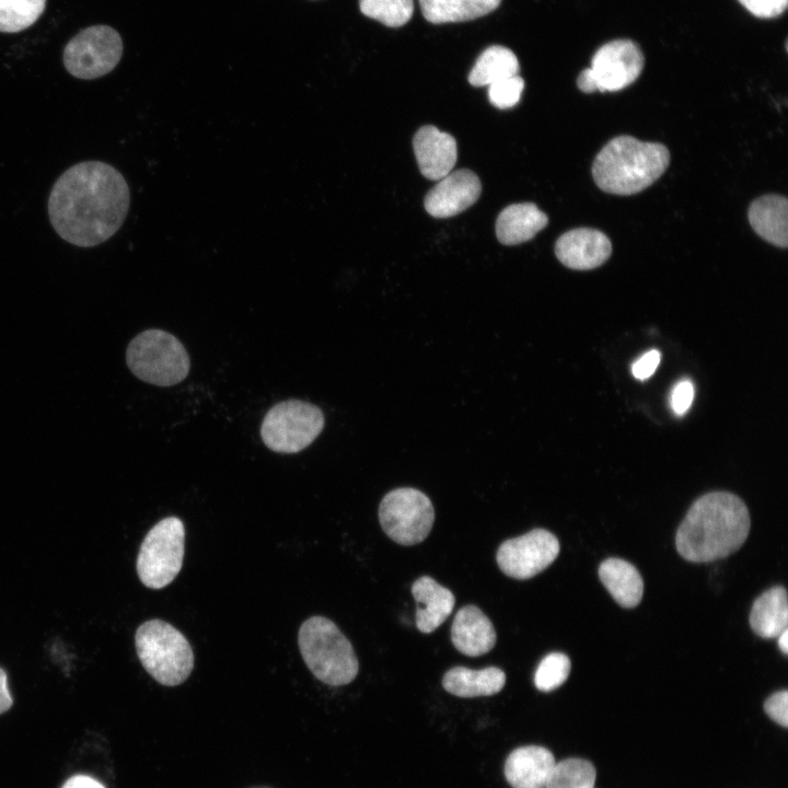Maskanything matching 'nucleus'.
I'll list each match as a JSON object with an SVG mask.
<instances>
[{"instance_id": "6", "label": "nucleus", "mask_w": 788, "mask_h": 788, "mask_svg": "<svg viewBox=\"0 0 788 788\" xmlns=\"http://www.w3.org/2000/svg\"><path fill=\"white\" fill-rule=\"evenodd\" d=\"M126 362L138 379L158 386L182 382L190 368L182 343L161 329H147L137 335L127 347Z\"/></svg>"}, {"instance_id": "18", "label": "nucleus", "mask_w": 788, "mask_h": 788, "mask_svg": "<svg viewBox=\"0 0 788 788\" xmlns=\"http://www.w3.org/2000/svg\"><path fill=\"white\" fill-rule=\"evenodd\" d=\"M416 601V626L419 631H434L452 613L455 605L453 593L429 576L419 577L412 584Z\"/></svg>"}, {"instance_id": "22", "label": "nucleus", "mask_w": 788, "mask_h": 788, "mask_svg": "<svg viewBox=\"0 0 788 788\" xmlns=\"http://www.w3.org/2000/svg\"><path fill=\"white\" fill-rule=\"evenodd\" d=\"M599 577L612 598L626 609L642 599L644 581L634 565L621 558H607L599 567Z\"/></svg>"}, {"instance_id": "32", "label": "nucleus", "mask_w": 788, "mask_h": 788, "mask_svg": "<svg viewBox=\"0 0 788 788\" xmlns=\"http://www.w3.org/2000/svg\"><path fill=\"white\" fill-rule=\"evenodd\" d=\"M788 692L779 691L770 695L764 703V710L776 723L787 728L788 726Z\"/></svg>"}, {"instance_id": "34", "label": "nucleus", "mask_w": 788, "mask_h": 788, "mask_svg": "<svg viewBox=\"0 0 788 788\" xmlns=\"http://www.w3.org/2000/svg\"><path fill=\"white\" fill-rule=\"evenodd\" d=\"M660 358L661 355L656 349L645 352L631 366L634 376L638 380H646L650 378L657 370Z\"/></svg>"}, {"instance_id": "13", "label": "nucleus", "mask_w": 788, "mask_h": 788, "mask_svg": "<svg viewBox=\"0 0 788 788\" xmlns=\"http://www.w3.org/2000/svg\"><path fill=\"white\" fill-rule=\"evenodd\" d=\"M480 193L482 184L474 172L465 169L451 171L428 192L425 209L434 218H449L475 204Z\"/></svg>"}, {"instance_id": "26", "label": "nucleus", "mask_w": 788, "mask_h": 788, "mask_svg": "<svg viewBox=\"0 0 788 788\" xmlns=\"http://www.w3.org/2000/svg\"><path fill=\"white\" fill-rule=\"evenodd\" d=\"M596 770L584 758L570 757L556 762L545 788H593Z\"/></svg>"}, {"instance_id": "10", "label": "nucleus", "mask_w": 788, "mask_h": 788, "mask_svg": "<svg viewBox=\"0 0 788 788\" xmlns=\"http://www.w3.org/2000/svg\"><path fill=\"white\" fill-rule=\"evenodd\" d=\"M645 58L636 43L615 39L601 46L582 70L577 85L584 93L616 92L630 85L640 76Z\"/></svg>"}, {"instance_id": "11", "label": "nucleus", "mask_w": 788, "mask_h": 788, "mask_svg": "<svg viewBox=\"0 0 788 788\" xmlns=\"http://www.w3.org/2000/svg\"><path fill=\"white\" fill-rule=\"evenodd\" d=\"M123 40L108 25H93L79 32L63 49L66 70L76 78L92 80L109 73L123 55Z\"/></svg>"}, {"instance_id": "36", "label": "nucleus", "mask_w": 788, "mask_h": 788, "mask_svg": "<svg viewBox=\"0 0 788 788\" xmlns=\"http://www.w3.org/2000/svg\"><path fill=\"white\" fill-rule=\"evenodd\" d=\"M12 704L13 700L8 687L7 673L0 668V715L9 710Z\"/></svg>"}, {"instance_id": "27", "label": "nucleus", "mask_w": 788, "mask_h": 788, "mask_svg": "<svg viewBox=\"0 0 788 788\" xmlns=\"http://www.w3.org/2000/svg\"><path fill=\"white\" fill-rule=\"evenodd\" d=\"M46 0H0V32L18 33L34 24Z\"/></svg>"}, {"instance_id": "20", "label": "nucleus", "mask_w": 788, "mask_h": 788, "mask_svg": "<svg viewBox=\"0 0 788 788\" xmlns=\"http://www.w3.org/2000/svg\"><path fill=\"white\" fill-rule=\"evenodd\" d=\"M548 223L547 216L532 202L506 207L496 221V235L505 245H517L535 236Z\"/></svg>"}, {"instance_id": "4", "label": "nucleus", "mask_w": 788, "mask_h": 788, "mask_svg": "<svg viewBox=\"0 0 788 788\" xmlns=\"http://www.w3.org/2000/svg\"><path fill=\"white\" fill-rule=\"evenodd\" d=\"M298 645L308 669L318 681L341 686L356 679L359 662L352 645L329 618L316 615L304 621Z\"/></svg>"}, {"instance_id": "31", "label": "nucleus", "mask_w": 788, "mask_h": 788, "mask_svg": "<svg viewBox=\"0 0 788 788\" xmlns=\"http://www.w3.org/2000/svg\"><path fill=\"white\" fill-rule=\"evenodd\" d=\"M749 12L762 19L780 15L787 8L788 0H738Z\"/></svg>"}, {"instance_id": "12", "label": "nucleus", "mask_w": 788, "mask_h": 788, "mask_svg": "<svg viewBox=\"0 0 788 788\" xmlns=\"http://www.w3.org/2000/svg\"><path fill=\"white\" fill-rule=\"evenodd\" d=\"M558 538L545 529L505 541L498 548L496 560L508 577L526 580L546 569L559 554Z\"/></svg>"}, {"instance_id": "28", "label": "nucleus", "mask_w": 788, "mask_h": 788, "mask_svg": "<svg viewBox=\"0 0 788 788\" xmlns=\"http://www.w3.org/2000/svg\"><path fill=\"white\" fill-rule=\"evenodd\" d=\"M359 7L362 14L390 27L406 24L414 13L413 0H359Z\"/></svg>"}, {"instance_id": "9", "label": "nucleus", "mask_w": 788, "mask_h": 788, "mask_svg": "<svg viewBox=\"0 0 788 788\" xmlns=\"http://www.w3.org/2000/svg\"><path fill=\"white\" fill-rule=\"evenodd\" d=\"M379 521L392 541L404 546L415 545L430 533L434 509L422 491L409 487L396 488L381 500Z\"/></svg>"}, {"instance_id": "33", "label": "nucleus", "mask_w": 788, "mask_h": 788, "mask_svg": "<svg viewBox=\"0 0 788 788\" xmlns=\"http://www.w3.org/2000/svg\"><path fill=\"white\" fill-rule=\"evenodd\" d=\"M694 398V385L688 379L677 382L671 393V407L677 416L684 415Z\"/></svg>"}, {"instance_id": "7", "label": "nucleus", "mask_w": 788, "mask_h": 788, "mask_svg": "<svg viewBox=\"0 0 788 788\" xmlns=\"http://www.w3.org/2000/svg\"><path fill=\"white\" fill-rule=\"evenodd\" d=\"M185 528L177 517L154 524L144 536L137 557L140 581L150 589L169 586L183 566Z\"/></svg>"}, {"instance_id": "19", "label": "nucleus", "mask_w": 788, "mask_h": 788, "mask_svg": "<svg viewBox=\"0 0 788 788\" xmlns=\"http://www.w3.org/2000/svg\"><path fill=\"white\" fill-rule=\"evenodd\" d=\"M749 222L755 233L768 243L786 248L788 245V200L780 195H764L749 207Z\"/></svg>"}, {"instance_id": "17", "label": "nucleus", "mask_w": 788, "mask_h": 788, "mask_svg": "<svg viewBox=\"0 0 788 788\" xmlns=\"http://www.w3.org/2000/svg\"><path fill=\"white\" fill-rule=\"evenodd\" d=\"M555 763L553 753L544 746H519L508 755L503 773L512 788H545Z\"/></svg>"}, {"instance_id": "16", "label": "nucleus", "mask_w": 788, "mask_h": 788, "mask_svg": "<svg viewBox=\"0 0 788 788\" xmlns=\"http://www.w3.org/2000/svg\"><path fill=\"white\" fill-rule=\"evenodd\" d=\"M497 635L491 621L483 611L472 604L461 607L451 626V640L456 650L467 657H479L489 652Z\"/></svg>"}, {"instance_id": "21", "label": "nucleus", "mask_w": 788, "mask_h": 788, "mask_svg": "<svg viewBox=\"0 0 788 788\" xmlns=\"http://www.w3.org/2000/svg\"><path fill=\"white\" fill-rule=\"evenodd\" d=\"M505 683V672L496 667L482 670L455 667L442 679V686L448 693L464 698L495 695L502 690Z\"/></svg>"}, {"instance_id": "30", "label": "nucleus", "mask_w": 788, "mask_h": 788, "mask_svg": "<svg viewBox=\"0 0 788 788\" xmlns=\"http://www.w3.org/2000/svg\"><path fill=\"white\" fill-rule=\"evenodd\" d=\"M523 89L524 81L519 74L509 77L488 85V99L500 109L510 108L520 101Z\"/></svg>"}, {"instance_id": "37", "label": "nucleus", "mask_w": 788, "mask_h": 788, "mask_svg": "<svg viewBox=\"0 0 788 788\" xmlns=\"http://www.w3.org/2000/svg\"><path fill=\"white\" fill-rule=\"evenodd\" d=\"M778 647L783 653H788V629H784L778 636Z\"/></svg>"}, {"instance_id": "24", "label": "nucleus", "mask_w": 788, "mask_h": 788, "mask_svg": "<svg viewBox=\"0 0 788 788\" xmlns=\"http://www.w3.org/2000/svg\"><path fill=\"white\" fill-rule=\"evenodd\" d=\"M501 0H419L421 12L433 24L465 22L493 12Z\"/></svg>"}, {"instance_id": "29", "label": "nucleus", "mask_w": 788, "mask_h": 788, "mask_svg": "<svg viewBox=\"0 0 788 788\" xmlns=\"http://www.w3.org/2000/svg\"><path fill=\"white\" fill-rule=\"evenodd\" d=\"M570 672V660L561 652H552L540 662L534 684L541 692H551L564 684Z\"/></svg>"}, {"instance_id": "5", "label": "nucleus", "mask_w": 788, "mask_h": 788, "mask_svg": "<svg viewBox=\"0 0 788 788\" xmlns=\"http://www.w3.org/2000/svg\"><path fill=\"white\" fill-rule=\"evenodd\" d=\"M138 658L146 671L161 685L184 683L194 669V652L186 637L162 619L141 624L135 635Z\"/></svg>"}, {"instance_id": "8", "label": "nucleus", "mask_w": 788, "mask_h": 788, "mask_svg": "<svg viewBox=\"0 0 788 788\" xmlns=\"http://www.w3.org/2000/svg\"><path fill=\"white\" fill-rule=\"evenodd\" d=\"M323 428L324 415L317 406L288 399L267 412L260 426V437L271 451L297 453L309 447Z\"/></svg>"}, {"instance_id": "14", "label": "nucleus", "mask_w": 788, "mask_h": 788, "mask_svg": "<svg viewBox=\"0 0 788 788\" xmlns=\"http://www.w3.org/2000/svg\"><path fill=\"white\" fill-rule=\"evenodd\" d=\"M612 253L610 239L591 228H577L561 234L555 244L558 260L576 270L593 269L604 264Z\"/></svg>"}, {"instance_id": "2", "label": "nucleus", "mask_w": 788, "mask_h": 788, "mask_svg": "<svg viewBox=\"0 0 788 788\" xmlns=\"http://www.w3.org/2000/svg\"><path fill=\"white\" fill-rule=\"evenodd\" d=\"M751 526L745 503L734 494L712 491L688 509L675 535L679 554L692 563L728 557L745 542Z\"/></svg>"}, {"instance_id": "3", "label": "nucleus", "mask_w": 788, "mask_h": 788, "mask_svg": "<svg viewBox=\"0 0 788 788\" xmlns=\"http://www.w3.org/2000/svg\"><path fill=\"white\" fill-rule=\"evenodd\" d=\"M669 163L670 152L664 144L618 136L596 154L592 176L601 190L628 196L652 185Z\"/></svg>"}, {"instance_id": "35", "label": "nucleus", "mask_w": 788, "mask_h": 788, "mask_svg": "<svg viewBox=\"0 0 788 788\" xmlns=\"http://www.w3.org/2000/svg\"><path fill=\"white\" fill-rule=\"evenodd\" d=\"M61 788H105L99 780L86 776L76 775L70 777Z\"/></svg>"}, {"instance_id": "15", "label": "nucleus", "mask_w": 788, "mask_h": 788, "mask_svg": "<svg viewBox=\"0 0 788 788\" xmlns=\"http://www.w3.org/2000/svg\"><path fill=\"white\" fill-rule=\"evenodd\" d=\"M414 152L421 174L432 181L448 175L456 162L455 139L434 126H424L414 136Z\"/></svg>"}, {"instance_id": "23", "label": "nucleus", "mask_w": 788, "mask_h": 788, "mask_svg": "<svg viewBox=\"0 0 788 788\" xmlns=\"http://www.w3.org/2000/svg\"><path fill=\"white\" fill-rule=\"evenodd\" d=\"M788 625L787 591L774 587L762 593L753 603L750 626L762 638H776Z\"/></svg>"}, {"instance_id": "1", "label": "nucleus", "mask_w": 788, "mask_h": 788, "mask_svg": "<svg viewBox=\"0 0 788 788\" xmlns=\"http://www.w3.org/2000/svg\"><path fill=\"white\" fill-rule=\"evenodd\" d=\"M129 205V187L117 169L101 161H84L58 177L49 194L48 215L61 239L91 247L119 230Z\"/></svg>"}, {"instance_id": "25", "label": "nucleus", "mask_w": 788, "mask_h": 788, "mask_svg": "<svg viewBox=\"0 0 788 788\" xmlns=\"http://www.w3.org/2000/svg\"><path fill=\"white\" fill-rule=\"evenodd\" d=\"M519 69L518 58L511 49L494 45L479 55L468 74V82L474 86L489 85L518 76Z\"/></svg>"}, {"instance_id": "38", "label": "nucleus", "mask_w": 788, "mask_h": 788, "mask_svg": "<svg viewBox=\"0 0 788 788\" xmlns=\"http://www.w3.org/2000/svg\"><path fill=\"white\" fill-rule=\"evenodd\" d=\"M251 788H270V787H267V786H256V787H251Z\"/></svg>"}]
</instances>
